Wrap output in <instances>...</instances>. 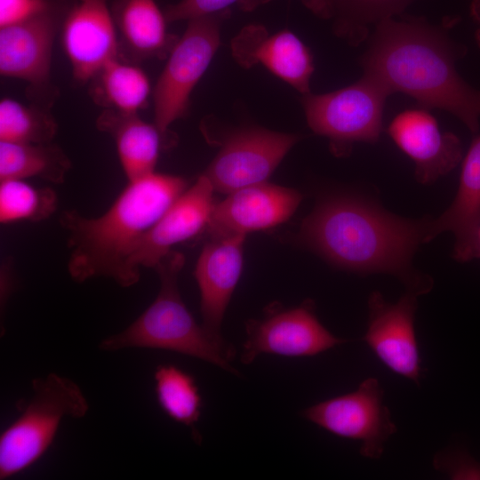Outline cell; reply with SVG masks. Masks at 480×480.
I'll list each match as a JSON object with an SVG mask.
<instances>
[{"mask_svg": "<svg viewBox=\"0 0 480 480\" xmlns=\"http://www.w3.org/2000/svg\"><path fill=\"white\" fill-rule=\"evenodd\" d=\"M426 19L400 15L378 23L360 59L363 74L392 94L404 93L424 108H439L460 120L472 132L479 131L480 89L459 74L456 62L467 53L448 28Z\"/></svg>", "mask_w": 480, "mask_h": 480, "instance_id": "1", "label": "cell"}, {"mask_svg": "<svg viewBox=\"0 0 480 480\" xmlns=\"http://www.w3.org/2000/svg\"><path fill=\"white\" fill-rule=\"evenodd\" d=\"M427 221H412L360 198L321 203L303 221L301 240L333 264L360 273L398 277L417 296L430 291L429 277L416 273L412 258L424 243Z\"/></svg>", "mask_w": 480, "mask_h": 480, "instance_id": "2", "label": "cell"}, {"mask_svg": "<svg viewBox=\"0 0 480 480\" xmlns=\"http://www.w3.org/2000/svg\"><path fill=\"white\" fill-rule=\"evenodd\" d=\"M181 177L152 172L129 180L100 216L86 217L76 210L60 217L68 233V271L76 283L96 277L122 287L135 284L128 260L144 234L186 190Z\"/></svg>", "mask_w": 480, "mask_h": 480, "instance_id": "3", "label": "cell"}, {"mask_svg": "<svg viewBox=\"0 0 480 480\" xmlns=\"http://www.w3.org/2000/svg\"><path fill=\"white\" fill-rule=\"evenodd\" d=\"M184 261V256L172 250L157 262L153 269L158 275L160 288L154 301L125 329L101 340L99 348L108 352L126 348L169 350L238 376L231 364L234 349L198 324L181 299L178 276Z\"/></svg>", "mask_w": 480, "mask_h": 480, "instance_id": "4", "label": "cell"}, {"mask_svg": "<svg viewBox=\"0 0 480 480\" xmlns=\"http://www.w3.org/2000/svg\"><path fill=\"white\" fill-rule=\"evenodd\" d=\"M32 395L0 436V479L29 468L52 444L66 417L81 419L89 403L71 379L51 372L32 380Z\"/></svg>", "mask_w": 480, "mask_h": 480, "instance_id": "5", "label": "cell"}, {"mask_svg": "<svg viewBox=\"0 0 480 480\" xmlns=\"http://www.w3.org/2000/svg\"><path fill=\"white\" fill-rule=\"evenodd\" d=\"M390 95L378 80L363 74L344 88L301 95V104L309 128L329 140L335 155L346 156L356 142L378 141L386 100Z\"/></svg>", "mask_w": 480, "mask_h": 480, "instance_id": "6", "label": "cell"}, {"mask_svg": "<svg viewBox=\"0 0 480 480\" xmlns=\"http://www.w3.org/2000/svg\"><path fill=\"white\" fill-rule=\"evenodd\" d=\"M229 9L188 20L153 90L154 124L166 137L169 126L186 114L190 94L220 45L221 23Z\"/></svg>", "mask_w": 480, "mask_h": 480, "instance_id": "7", "label": "cell"}, {"mask_svg": "<svg viewBox=\"0 0 480 480\" xmlns=\"http://www.w3.org/2000/svg\"><path fill=\"white\" fill-rule=\"evenodd\" d=\"M308 420L338 436L361 443L360 454L377 460L397 428L384 404V391L376 378H367L350 393L332 397L303 412Z\"/></svg>", "mask_w": 480, "mask_h": 480, "instance_id": "8", "label": "cell"}, {"mask_svg": "<svg viewBox=\"0 0 480 480\" xmlns=\"http://www.w3.org/2000/svg\"><path fill=\"white\" fill-rule=\"evenodd\" d=\"M300 139L260 127L237 131L225 141L204 175L214 191L223 194L266 182Z\"/></svg>", "mask_w": 480, "mask_h": 480, "instance_id": "9", "label": "cell"}, {"mask_svg": "<svg viewBox=\"0 0 480 480\" xmlns=\"http://www.w3.org/2000/svg\"><path fill=\"white\" fill-rule=\"evenodd\" d=\"M246 333L241 352L244 364L263 354L313 356L347 341L334 336L320 323L311 302L251 321Z\"/></svg>", "mask_w": 480, "mask_h": 480, "instance_id": "10", "label": "cell"}, {"mask_svg": "<svg viewBox=\"0 0 480 480\" xmlns=\"http://www.w3.org/2000/svg\"><path fill=\"white\" fill-rule=\"evenodd\" d=\"M417 308V295L410 292L396 303L372 292L364 340L388 368L419 386L422 371L414 330Z\"/></svg>", "mask_w": 480, "mask_h": 480, "instance_id": "11", "label": "cell"}, {"mask_svg": "<svg viewBox=\"0 0 480 480\" xmlns=\"http://www.w3.org/2000/svg\"><path fill=\"white\" fill-rule=\"evenodd\" d=\"M214 190L203 174L171 204L141 237L128 260L129 272L137 283L141 268H154L180 243L207 227L214 205Z\"/></svg>", "mask_w": 480, "mask_h": 480, "instance_id": "12", "label": "cell"}, {"mask_svg": "<svg viewBox=\"0 0 480 480\" xmlns=\"http://www.w3.org/2000/svg\"><path fill=\"white\" fill-rule=\"evenodd\" d=\"M301 199L297 190L267 181L244 187L214 204L206 228L212 238L270 228L287 220Z\"/></svg>", "mask_w": 480, "mask_h": 480, "instance_id": "13", "label": "cell"}, {"mask_svg": "<svg viewBox=\"0 0 480 480\" xmlns=\"http://www.w3.org/2000/svg\"><path fill=\"white\" fill-rule=\"evenodd\" d=\"M115 20L108 0H77L62 27V45L73 76L84 83L118 58Z\"/></svg>", "mask_w": 480, "mask_h": 480, "instance_id": "14", "label": "cell"}, {"mask_svg": "<svg viewBox=\"0 0 480 480\" xmlns=\"http://www.w3.org/2000/svg\"><path fill=\"white\" fill-rule=\"evenodd\" d=\"M388 134L415 164V178L421 184L434 183L462 160V144L454 133L442 132L427 108L406 109L388 126Z\"/></svg>", "mask_w": 480, "mask_h": 480, "instance_id": "15", "label": "cell"}, {"mask_svg": "<svg viewBox=\"0 0 480 480\" xmlns=\"http://www.w3.org/2000/svg\"><path fill=\"white\" fill-rule=\"evenodd\" d=\"M231 51L241 66L249 68L260 63L301 95L311 92L313 56L307 45L290 30L268 35L263 26L249 25L233 38Z\"/></svg>", "mask_w": 480, "mask_h": 480, "instance_id": "16", "label": "cell"}, {"mask_svg": "<svg viewBox=\"0 0 480 480\" xmlns=\"http://www.w3.org/2000/svg\"><path fill=\"white\" fill-rule=\"evenodd\" d=\"M245 236L212 238L204 246L195 268L200 292L202 324L220 342H226L220 327L241 276Z\"/></svg>", "mask_w": 480, "mask_h": 480, "instance_id": "17", "label": "cell"}, {"mask_svg": "<svg viewBox=\"0 0 480 480\" xmlns=\"http://www.w3.org/2000/svg\"><path fill=\"white\" fill-rule=\"evenodd\" d=\"M480 223V135L462 160L455 197L440 217L427 220L424 243L448 231L455 237L453 257L467 262L478 257L476 231Z\"/></svg>", "mask_w": 480, "mask_h": 480, "instance_id": "18", "label": "cell"}, {"mask_svg": "<svg viewBox=\"0 0 480 480\" xmlns=\"http://www.w3.org/2000/svg\"><path fill=\"white\" fill-rule=\"evenodd\" d=\"M55 23L46 12L0 28V73L39 86L49 80Z\"/></svg>", "mask_w": 480, "mask_h": 480, "instance_id": "19", "label": "cell"}, {"mask_svg": "<svg viewBox=\"0 0 480 480\" xmlns=\"http://www.w3.org/2000/svg\"><path fill=\"white\" fill-rule=\"evenodd\" d=\"M97 126L113 136L128 181L155 172L163 141L166 140L155 124L142 120L138 114L109 109L99 116Z\"/></svg>", "mask_w": 480, "mask_h": 480, "instance_id": "20", "label": "cell"}, {"mask_svg": "<svg viewBox=\"0 0 480 480\" xmlns=\"http://www.w3.org/2000/svg\"><path fill=\"white\" fill-rule=\"evenodd\" d=\"M112 15L122 42L136 58H164L176 43L155 0H113Z\"/></svg>", "mask_w": 480, "mask_h": 480, "instance_id": "21", "label": "cell"}, {"mask_svg": "<svg viewBox=\"0 0 480 480\" xmlns=\"http://www.w3.org/2000/svg\"><path fill=\"white\" fill-rule=\"evenodd\" d=\"M71 161L58 145L0 141V180L39 178L60 184Z\"/></svg>", "mask_w": 480, "mask_h": 480, "instance_id": "22", "label": "cell"}, {"mask_svg": "<svg viewBox=\"0 0 480 480\" xmlns=\"http://www.w3.org/2000/svg\"><path fill=\"white\" fill-rule=\"evenodd\" d=\"M95 95L110 109L122 114H138L150 93L148 76L134 65L118 58L106 64L96 75Z\"/></svg>", "mask_w": 480, "mask_h": 480, "instance_id": "23", "label": "cell"}, {"mask_svg": "<svg viewBox=\"0 0 480 480\" xmlns=\"http://www.w3.org/2000/svg\"><path fill=\"white\" fill-rule=\"evenodd\" d=\"M416 0H340L333 18L334 33L351 45L368 39L372 28L403 14Z\"/></svg>", "mask_w": 480, "mask_h": 480, "instance_id": "24", "label": "cell"}, {"mask_svg": "<svg viewBox=\"0 0 480 480\" xmlns=\"http://www.w3.org/2000/svg\"><path fill=\"white\" fill-rule=\"evenodd\" d=\"M58 208V196L49 187H36L26 180H0V221L38 222L50 218Z\"/></svg>", "mask_w": 480, "mask_h": 480, "instance_id": "25", "label": "cell"}, {"mask_svg": "<svg viewBox=\"0 0 480 480\" xmlns=\"http://www.w3.org/2000/svg\"><path fill=\"white\" fill-rule=\"evenodd\" d=\"M154 378L156 399L162 410L173 420L193 427L202 407L193 377L176 366L164 364L156 368Z\"/></svg>", "mask_w": 480, "mask_h": 480, "instance_id": "26", "label": "cell"}, {"mask_svg": "<svg viewBox=\"0 0 480 480\" xmlns=\"http://www.w3.org/2000/svg\"><path fill=\"white\" fill-rule=\"evenodd\" d=\"M58 125L47 112L4 98L0 101V141L50 143Z\"/></svg>", "mask_w": 480, "mask_h": 480, "instance_id": "27", "label": "cell"}, {"mask_svg": "<svg viewBox=\"0 0 480 480\" xmlns=\"http://www.w3.org/2000/svg\"><path fill=\"white\" fill-rule=\"evenodd\" d=\"M271 0H181L169 5L164 12L168 22L192 20L228 9L236 4L241 10L251 12Z\"/></svg>", "mask_w": 480, "mask_h": 480, "instance_id": "28", "label": "cell"}, {"mask_svg": "<svg viewBox=\"0 0 480 480\" xmlns=\"http://www.w3.org/2000/svg\"><path fill=\"white\" fill-rule=\"evenodd\" d=\"M433 467L451 479H480V462L460 449L439 451L433 458Z\"/></svg>", "mask_w": 480, "mask_h": 480, "instance_id": "29", "label": "cell"}, {"mask_svg": "<svg viewBox=\"0 0 480 480\" xmlns=\"http://www.w3.org/2000/svg\"><path fill=\"white\" fill-rule=\"evenodd\" d=\"M46 12L45 0H0V28L28 20Z\"/></svg>", "mask_w": 480, "mask_h": 480, "instance_id": "30", "label": "cell"}, {"mask_svg": "<svg viewBox=\"0 0 480 480\" xmlns=\"http://www.w3.org/2000/svg\"><path fill=\"white\" fill-rule=\"evenodd\" d=\"M302 3L319 18L333 20L340 0H302Z\"/></svg>", "mask_w": 480, "mask_h": 480, "instance_id": "31", "label": "cell"}, {"mask_svg": "<svg viewBox=\"0 0 480 480\" xmlns=\"http://www.w3.org/2000/svg\"><path fill=\"white\" fill-rule=\"evenodd\" d=\"M470 13L474 20L478 24L476 31V42L480 48V0H471Z\"/></svg>", "mask_w": 480, "mask_h": 480, "instance_id": "32", "label": "cell"}, {"mask_svg": "<svg viewBox=\"0 0 480 480\" xmlns=\"http://www.w3.org/2000/svg\"><path fill=\"white\" fill-rule=\"evenodd\" d=\"M476 246L478 251V257H480V223L476 231Z\"/></svg>", "mask_w": 480, "mask_h": 480, "instance_id": "33", "label": "cell"}]
</instances>
